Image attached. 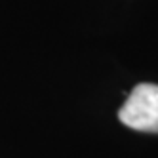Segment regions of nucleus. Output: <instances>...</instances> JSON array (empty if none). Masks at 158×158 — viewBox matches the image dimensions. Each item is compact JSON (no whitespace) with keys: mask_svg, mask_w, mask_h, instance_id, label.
Masks as SVG:
<instances>
[{"mask_svg":"<svg viewBox=\"0 0 158 158\" xmlns=\"http://www.w3.org/2000/svg\"><path fill=\"white\" fill-rule=\"evenodd\" d=\"M118 118L131 130L158 133V86L137 84L118 110Z\"/></svg>","mask_w":158,"mask_h":158,"instance_id":"f257e3e1","label":"nucleus"}]
</instances>
